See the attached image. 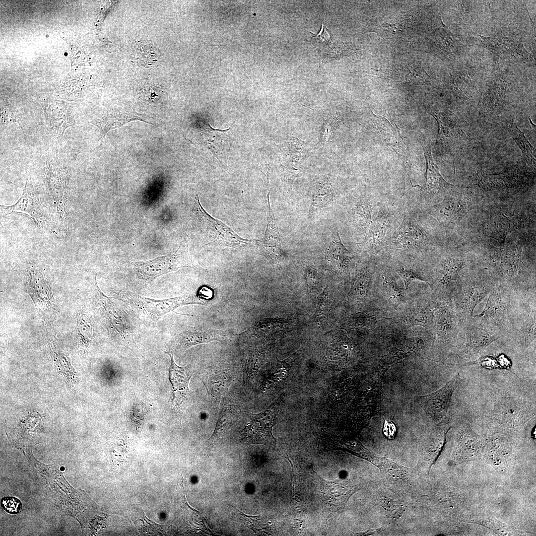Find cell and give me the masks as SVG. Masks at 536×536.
<instances>
[{"label": "cell", "mask_w": 536, "mask_h": 536, "mask_svg": "<svg viewBox=\"0 0 536 536\" xmlns=\"http://www.w3.org/2000/svg\"><path fill=\"white\" fill-rule=\"evenodd\" d=\"M117 295L118 300L132 308L140 320L148 326L154 325L164 315L175 312V310L181 306L205 305L208 301L201 293L164 299L147 298L128 290L118 291Z\"/></svg>", "instance_id": "obj_1"}, {"label": "cell", "mask_w": 536, "mask_h": 536, "mask_svg": "<svg viewBox=\"0 0 536 536\" xmlns=\"http://www.w3.org/2000/svg\"><path fill=\"white\" fill-rule=\"evenodd\" d=\"M101 305V312L105 325L113 338L119 344L131 350L135 354L141 356L134 339V328L130 316L122 303L105 295L97 286Z\"/></svg>", "instance_id": "obj_2"}, {"label": "cell", "mask_w": 536, "mask_h": 536, "mask_svg": "<svg viewBox=\"0 0 536 536\" xmlns=\"http://www.w3.org/2000/svg\"><path fill=\"white\" fill-rule=\"evenodd\" d=\"M133 265L137 278L146 283L179 268L194 267L185 241L167 255L148 261H137Z\"/></svg>", "instance_id": "obj_3"}, {"label": "cell", "mask_w": 536, "mask_h": 536, "mask_svg": "<svg viewBox=\"0 0 536 536\" xmlns=\"http://www.w3.org/2000/svg\"><path fill=\"white\" fill-rule=\"evenodd\" d=\"M195 203L196 211L202 232L209 242L218 246L236 249L246 248L252 244H255L256 240L241 237L230 227L209 215L201 204L197 195L196 196Z\"/></svg>", "instance_id": "obj_4"}, {"label": "cell", "mask_w": 536, "mask_h": 536, "mask_svg": "<svg viewBox=\"0 0 536 536\" xmlns=\"http://www.w3.org/2000/svg\"><path fill=\"white\" fill-rule=\"evenodd\" d=\"M279 411V402H272L267 409L251 415L241 434L249 444H261L274 446L276 440L272 434Z\"/></svg>", "instance_id": "obj_5"}, {"label": "cell", "mask_w": 536, "mask_h": 536, "mask_svg": "<svg viewBox=\"0 0 536 536\" xmlns=\"http://www.w3.org/2000/svg\"><path fill=\"white\" fill-rule=\"evenodd\" d=\"M173 331L172 346L175 351L179 352H184L196 345L213 341H222L230 335L226 330L221 329L182 325L176 326Z\"/></svg>", "instance_id": "obj_6"}, {"label": "cell", "mask_w": 536, "mask_h": 536, "mask_svg": "<svg viewBox=\"0 0 536 536\" xmlns=\"http://www.w3.org/2000/svg\"><path fill=\"white\" fill-rule=\"evenodd\" d=\"M267 226L264 237L256 240L259 251L273 266H278L283 256L280 236L276 220L268 195Z\"/></svg>", "instance_id": "obj_7"}, {"label": "cell", "mask_w": 536, "mask_h": 536, "mask_svg": "<svg viewBox=\"0 0 536 536\" xmlns=\"http://www.w3.org/2000/svg\"><path fill=\"white\" fill-rule=\"evenodd\" d=\"M1 213L7 214L12 212L26 214L32 218L38 227H42L46 220L43 209L40 202L39 195L32 185L26 182L23 193L13 205H0Z\"/></svg>", "instance_id": "obj_8"}, {"label": "cell", "mask_w": 536, "mask_h": 536, "mask_svg": "<svg viewBox=\"0 0 536 536\" xmlns=\"http://www.w3.org/2000/svg\"><path fill=\"white\" fill-rule=\"evenodd\" d=\"M472 206L467 200L458 197L445 199L430 207L428 211L440 222L455 223L473 208Z\"/></svg>", "instance_id": "obj_9"}, {"label": "cell", "mask_w": 536, "mask_h": 536, "mask_svg": "<svg viewBox=\"0 0 536 536\" xmlns=\"http://www.w3.org/2000/svg\"><path fill=\"white\" fill-rule=\"evenodd\" d=\"M165 352L169 356L171 360L169 372V379L172 386L173 405L178 407L190 396L189 384L193 373L187 367H180L177 365L172 353Z\"/></svg>", "instance_id": "obj_10"}, {"label": "cell", "mask_w": 536, "mask_h": 536, "mask_svg": "<svg viewBox=\"0 0 536 536\" xmlns=\"http://www.w3.org/2000/svg\"><path fill=\"white\" fill-rule=\"evenodd\" d=\"M371 121L375 131L384 139L386 146L406 161L407 159V149L397 126H394L385 117L376 115L373 113Z\"/></svg>", "instance_id": "obj_11"}, {"label": "cell", "mask_w": 536, "mask_h": 536, "mask_svg": "<svg viewBox=\"0 0 536 536\" xmlns=\"http://www.w3.org/2000/svg\"><path fill=\"white\" fill-rule=\"evenodd\" d=\"M28 279L24 290L32 299L35 305L46 308H54L55 302L50 285L42 274L35 269H28Z\"/></svg>", "instance_id": "obj_12"}, {"label": "cell", "mask_w": 536, "mask_h": 536, "mask_svg": "<svg viewBox=\"0 0 536 536\" xmlns=\"http://www.w3.org/2000/svg\"><path fill=\"white\" fill-rule=\"evenodd\" d=\"M225 130L215 129L207 123H202L199 128L200 142L205 148L209 149L214 155H217L228 150L232 140Z\"/></svg>", "instance_id": "obj_13"}, {"label": "cell", "mask_w": 536, "mask_h": 536, "mask_svg": "<svg viewBox=\"0 0 536 536\" xmlns=\"http://www.w3.org/2000/svg\"><path fill=\"white\" fill-rule=\"evenodd\" d=\"M483 47L492 52L494 55L501 58H517L526 57V51L523 45L516 43L507 38L485 37L479 35Z\"/></svg>", "instance_id": "obj_14"}, {"label": "cell", "mask_w": 536, "mask_h": 536, "mask_svg": "<svg viewBox=\"0 0 536 536\" xmlns=\"http://www.w3.org/2000/svg\"><path fill=\"white\" fill-rule=\"evenodd\" d=\"M426 162V185L431 189L446 190L454 186L448 183L441 175L431 154L430 143L423 137L421 141Z\"/></svg>", "instance_id": "obj_15"}, {"label": "cell", "mask_w": 536, "mask_h": 536, "mask_svg": "<svg viewBox=\"0 0 536 536\" xmlns=\"http://www.w3.org/2000/svg\"><path fill=\"white\" fill-rule=\"evenodd\" d=\"M426 240V235L417 226L406 220L398 232L395 243L399 247L411 248L422 245Z\"/></svg>", "instance_id": "obj_16"}, {"label": "cell", "mask_w": 536, "mask_h": 536, "mask_svg": "<svg viewBox=\"0 0 536 536\" xmlns=\"http://www.w3.org/2000/svg\"><path fill=\"white\" fill-rule=\"evenodd\" d=\"M133 121H140L150 124L143 117L134 113L122 112L105 116L100 119L90 122L100 130L102 138L111 130L120 128Z\"/></svg>", "instance_id": "obj_17"}, {"label": "cell", "mask_w": 536, "mask_h": 536, "mask_svg": "<svg viewBox=\"0 0 536 536\" xmlns=\"http://www.w3.org/2000/svg\"><path fill=\"white\" fill-rule=\"evenodd\" d=\"M335 197V192L330 184L327 181L318 182L311 199L309 216L313 215L318 210L330 206L334 202Z\"/></svg>", "instance_id": "obj_18"}, {"label": "cell", "mask_w": 536, "mask_h": 536, "mask_svg": "<svg viewBox=\"0 0 536 536\" xmlns=\"http://www.w3.org/2000/svg\"><path fill=\"white\" fill-rule=\"evenodd\" d=\"M530 413V408L523 403L506 399L496 404L494 415L505 421H519Z\"/></svg>", "instance_id": "obj_19"}, {"label": "cell", "mask_w": 536, "mask_h": 536, "mask_svg": "<svg viewBox=\"0 0 536 536\" xmlns=\"http://www.w3.org/2000/svg\"><path fill=\"white\" fill-rule=\"evenodd\" d=\"M458 380L459 378L453 379L442 389L429 397V404L434 413L442 414L445 412Z\"/></svg>", "instance_id": "obj_20"}, {"label": "cell", "mask_w": 536, "mask_h": 536, "mask_svg": "<svg viewBox=\"0 0 536 536\" xmlns=\"http://www.w3.org/2000/svg\"><path fill=\"white\" fill-rule=\"evenodd\" d=\"M327 255L329 259L340 268L347 266L351 258L350 253L342 243L338 232L327 246Z\"/></svg>", "instance_id": "obj_21"}, {"label": "cell", "mask_w": 536, "mask_h": 536, "mask_svg": "<svg viewBox=\"0 0 536 536\" xmlns=\"http://www.w3.org/2000/svg\"><path fill=\"white\" fill-rule=\"evenodd\" d=\"M390 227V218L381 213L372 221L369 231V242L371 246L377 247L382 244Z\"/></svg>", "instance_id": "obj_22"}, {"label": "cell", "mask_w": 536, "mask_h": 536, "mask_svg": "<svg viewBox=\"0 0 536 536\" xmlns=\"http://www.w3.org/2000/svg\"><path fill=\"white\" fill-rule=\"evenodd\" d=\"M95 324L91 315L85 312L78 313L76 322V334L80 340L90 345L93 340Z\"/></svg>", "instance_id": "obj_23"}, {"label": "cell", "mask_w": 536, "mask_h": 536, "mask_svg": "<svg viewBox=\"0 0 536 536\" xmlns=\"http://www.w3.org/2000/svg\"><path fill=\"white\" fill-rule=\"evenodd\" d=\"M508 130L512 138L522 150L528 163L531 165H535V148L525 137L524 133L518 128L517 124L513 122L509 123Z\"/></svg>", "instance_id": "obj_24"}, {"label": "cell", "mask_w": 536, "mask_h": 536, "mask_svg": "<svg viewBox=\"0 0 536 536\" xmlns=\"http://www.w3.org/2000/svg\"><path fill=\"white\" fill-rule=\"evenodd\" d=\"M431 114L437 121L439 132L438 140H443L446 138L455 137L462 134L461 129L449 117L443 114L433 112Z\"/></svg>", "instance_id": "obj_25"}, {"label": "cell", "mask_w": 536, "mask_h": 536, "mask_svg": "<svg viewBox=\"0 0 536 536\" xmlns=\"http://www.w3.org/2000/svg\"><path fill=\"white\" fill-rule=\"evenodd\" d=\"M292 364L290 357L278 361L268 373L265 382L268 385L281 383L286 380L291 374Z\"/></svg>", "instance_id": "obj_26"}, {"label": "cell", "mask_w": 536, "mask_h": 536, "mask_svg": "<svg viewBox=\"0 0 536 536\" xmlns=\"http://www.w3.org/2000/svg\"><path fill=\"white\" fill-rule=\"evenodd\" d=\"M373 209L372 205L365 202H359L352 208L354 220L360 228L366 229L370 227Z\"/></svg>", "instance_id": "obj_27"}, {"label": "cell", "mask_w": 536, "mask_h": 536, "mask_svg": "<svg viewBox=\"0 0 536 536\" xmlns=\"http://www.w3.org/2000/svg\"><path fill=\"white\" fill-rule=\"evenodd\" d=\"M464 266L462 261L456 259H449L445 260L440 272L442 275V281L446 283L452 280H455L458 272Z\"/></svg>", "instance_id": "obj_28"}, {"label": "cell", "mask_w": 536, "mask_h": 536, "mask_svg": "<svg viewBox=\"0 0 536 536\" xmlns=\"http://www.w3.org/2000/svg\"><path fill=\"white\" fill-rule=\"evenodd\" d=\"M330 306V301L325 288L318 296L317 306L312 319L319 321L325 318L329 312Z\"/></svg>", "instance_id": "obj_29"}, {"label": "cell", "mask_w": 536, "mask_h": 536, "mask_svg": "<svg viewBox=\"0 0 536 536\" xmlns=\"http://www.w3.org/2000/svg\"><path fill=\"white\" fill-rule=\"evenodd\" d=\"M369 279L370 273L366 270L360 272L357 275L352 286V292L355 296L362 298L365 295Z\"/></svg>", "instance_id": "obj_30"}, {"label": "cell", "mask_w": 536, "mask_h": 536, "mask_svg": "<svg viewBox=\"0 0 536 536\" xmlns=\"http://www.w3.org/2000/svg\"><path fill=\"white\" fill-rule=\"evenodd\" d=\"M397 272L402 278L406 289L408 288L411 281L414 280H419L428 283L426 278L414 270L401 268L399 269Z\"/></svg>", "instance_id": "obj_31"}, {"label": "cell", "mask_w": 536, "mask_h": 536, "mask_svg": "<svg viewBox=\"0 0 536 536\" xmlns=\"http://www.w3.org/2000/svg\"><path fill=\"white\" fill-rule=\"evenodd\" d=\"M487 294L486 290L483 288H476L472 290L468 299V307L472 314L475 306L481 302Z\"/></svg>", "instance_id": "obj_32"}, {"label": "cell", "mask_w": 536, "mask_h": 536, "mask_svg": "<svg viewBox=\"0 0 536 536\" xmlns=\"http://www.w3.org/2000/svg\"><path fill=\"white\" fill-rule=\"evenodd\" d=\"M307 284L309 289H315L322 285L321 276L314 269L309 268L306 270Z\"/></svg>", "instance_id": "obj_33"}, {"label": "cell", "mask_w": 536, "mask_h": 536, "mask_svg": "<svg viewBox=\"0 0 536 536\" xmlns=\"http://www.w3.org/2000/svg\"><path fill=\"white\" fill-rule=\"evenodd\" d=\"M1 505L7 513L15 514L19 512L21 504L18 499L8 497H5L1 500Z\"/></svg>", "instance_id": "obj_34"}, {"label": "cell", "mask_w": 536, "mask_h": 536, "mask_svg": "<svg viewBox=\"0 0 536 536\" xmlns=\"http://www.w3.org/2000/svg\"><path fill=\"white\" fill-rule=\"evenodd\" d=\"M385 282L389 289L390 298L398 301L402 300L403 298L402 291L396 283L387 279L385 280Z\"/></svg>", "instance_id": "obj_35"}, {"label": "cell", "mask_w": 536, "mask_h": 536, "mask_svg": "<svg viewBox=\"0 0 536 536\" xmlns=\"http://www.w3.org/2000/svg\"><path fill=\"white\" fill-rule=\"evenodd\" d=\"M311 33L313 35V38L318 42L325 44L332 43L330 32L327 27L323 24H322L321 30L318 33L315 34L312 32Z\"/></svg>", "instance_id": "obj_36"}, {"label": "cell", "mask_w": 536, "mask_h": 536, "mask_svg": "<svg viewBox=\"0 0 536 536\" xmlns=\"http://www.w3.org/2000/svg\"><path fill=\"white\" fill-rule=\"evenodd\" d=\"M380 503L381 505L388 511H391L394 513H398V512L402 511V506L400 504H397L395 501L390 499L388 498L382 497L380 498Z\"/></svg>", "instance_id": "obj_37"}, {"label": "cell", "mask_w": 536, "mask_h": 536, "mask_svg": "<svg viewBox=\"0 0 536 536\" xmlns=\"http://www.w3.org/2000/svg\"><path fill=\"white\" fill-rule=\"evenodd\" d=\"M383 431L387 438H393L396 432L394 425L392 423L386 421L384 425Z\"/></svg>", "instance_id": "obj_38"}]
</instances>
